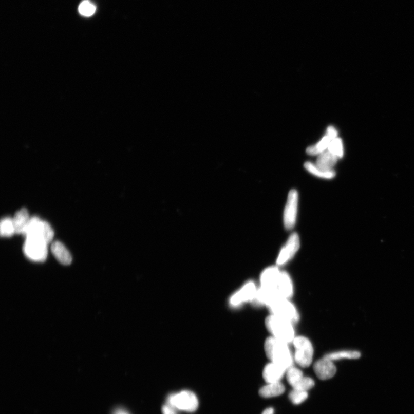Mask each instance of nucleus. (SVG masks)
Here are the masks:
<instances>
[{
  "label": "nucleus",
  "mask_w": 414,
  "mask_h": 414,
  "mask_svg": "<svg viewBox=\"0 0 414 414\" xmlns=\"http://www.w3.org/2000/svg\"><path fill=\"white\" fill-rule=\"evenodd\" d=\"M288 343L271 336L264 344V349L271 362L288 369L292 367L294 359Z\"/></svg>",
  "instance_id": "obj_1"
},
{
  "label": "nucleus",
  "mask_w": 414,
  "mask_h": 414,
  "mask_svg": "<svg viewBox=\"0 0 414 414\" xmlns=\"http://www.w3.org/2000/svg\"><path fill=\"white\" fill-rule=\"evenodd\" d=\"M265 324L269 333L274 338L288 344L292 343L295 338L293 324L290 322L271 315L267 317Z\"/></svg>",
  "instance_id": "obj_2"
},
{
  "label": "nucleus",
  "mask_w": 414,
  "mask_h": 414,
  "mask_svg": "<svg viewBox=\"0 0 414 414\" xmlns=\"http://www.w3.org/2000/svg\"><path fill=\"white\" fill-rule=\"evenodd\" d=\"M294 346V362L302 368L310 367L314 356V348L311 341L304 336H295L292 341Z\"/></svg>",
  "instance_id": "obj_3"
},
{
  "label": "nucleus",
  "mask_w": 414,
  "mask_h": 414,
  "mask_svg": "<svg viewBox=\"0 0 414 414\" xmlns=\"http://www.w3.org/2000/svg\"><path fill=\"white\" fill-rule=\"evenodd\" d=\"M167 404L177 410L187 412H194L199 407L198 398L190 391H182L172 393L167 398Z\"/></svg>",
  "instance_id": "obj_4"
},
{
  "label": "nucleus",
  "mask_w": 414,
  "mask_h": 414,
  "mask_svg": "<svg viewBox=\"0 0 414 414\" xmlns=\"http://www.w3.org/2000/svg\"><path fill=\"white\" fill-rule=\"evenodd\" d=\"M23 235L27 237H35L44 240L49 244L54 237V231L47 221L34 216L31 218Z\"/></svg>",
  "instance_id": "obj_5"
},
{
  "label": "nucleus",
  "mask_w": 414,
  "mask_h": 414,
  "mask_svg": "<svg viewBox=\"0 0 414 414\" xmlns=\"http://www.w3.org/2000/svg\"><path fill=\"white\" fill-rule=\"evenodd\" d=\"M271 315L295 324L299 319L296 308L287 298H279L268 307Z\"/></svg>",
  "instance_id": "obj_6"
},
{
  "label": "nucleus",
  "mask_w": 414,
  "mask_h": 414,
  "mask_svg": "<svg viewBox=\"0 0 414 414\" xmlns=\"http://www.w3.org/2000/svg\"><path fill=\"white\" fill-rule=\"evenodd\" d=\"M48 244L40 238L27 237L23 246V252L29 259L36 262H44L48 254Z\"/></svg>",
  "instance_id": "obj_7"
},
{
  "label": "nucleus",
  "mask_w": 414,
  "mask_h": 414,
  "mask_svg": "<svg viewBox=\"0 0 414 414\" xmlns=\"http://www.w3.org/2000/svg\"><path fill=\"white\" fill-rule=\"evenodd\" d=\"M287 380L293 389L309 391L315 386V382L312 379L303 375L302 370L292 367L287 370Z\"/></svg>",
  "instance_id": "obj_8"
},
{
  "label": "nucleus",
  "mask_w": 414,
  "mask_h": 414,
  "mask_svg": "<svg viewBox=\"0 0 414 414\" xmlns=\"http://www.w3.org/2000/svg\"><path fill=\"white\" fill-rule=\"evenodd\" d=\"M298 196L295 190H292L288 196L285 212H284V224L288 230L294 228L296 224Z\"/></svg>",
  "instance_id": "obj_9"
},
{
  "label": "nucleus",
  "mask_w": 414,
  "mask_h": 414,
  "mask_svg": "<svg viewBox=\"0 0 414 414\" xmlns=\"http://www.w3.org/2000/svg\"><path fill=\"white\" fill-rule=\"evenodd\" d=\"M300 248V239L297 233H293L289 237L286 244L279 253L277 265L278 266H285L294 257Z\"/></svg>",
  "instance_id": "obj_10"
},
{
  "label": "nucleus",
  "mask_w": 414,
  "mask_h": 414,
  "mask_svg": "<svg viewBox=\"0 0 414 414\" xmlns=\"http://www.w3.org/2000/svg\"><path fill=\"white\" fill-rule=\"evenodd\" d=\"M256 285L253 281H249L235 292L231 297L230 303L233 307H238L244 303L252 302L257 291Z\"/></svg>",
  "instance_id": "obj_11"
},
{
  "label": "nucleus",
  "mask_w": 414,
  "mask_h": 414,
  "mask_svg": "<svg viewBox=\"0 0 414 414\" xmlns=\"http://www.w3.org/2000/svg\"><path fill=\"white\" fill-rule=\"evenodd\" d=\"M281 273V271L277 267H270L265 269L260 276L261 287L273 292L278 296L276 290Z\"/></svg>",
  "instance_id": "obj_12"
},
{
  "label": "nucleus",
  "mask_w": 414,
  "mask_h": 414,
  "mask_svg": "<svg viewBox=\"0 0 414 414\" xmlns=\"http://www.w3.org/2000/svg\"><path fill=\"white\" fill-rule=\"evenodd\" d=\"M314 372L317 378L326 380L334 377L336 368L333 361L324 357L317 360L314 365Z\"/></svg>",
  "instance_id": "obj_13"
},
{
  "label": "nucleus",
  "mask_w": 414,
  "mask_h": 414,
  "mask_svg": "<svg viewBox=\"0 0 414 414\" xmlns=\"http://www.w3.org/2000/svg\"><path fill=\"white\" fill-rule=\"evenodd\" d=\"M336 136L337 132L335 129L333 127H329L327 128L326 136L322 138L318 143L307 148L306 151L307 154L311 156L321 155V153L325 152L327 148H328L330 143L336 138Z\"/></svg>",
  "instance_id": "obj_14"
},
{
  "label": "nucleus",
  "mask_w": 414,
  "mask_h": 414,
  "mask_svg": "<svg viewBox=\"0 0 414 414\" xmlns=\"http://www.w3.org/2000/svg\"><path fill=\"white\" fill-rule=\"evenodd\" d=\"M287 370L276 364L271 362L265 367L263 370V378L267 383L281 382Z\"/></svg>",
  "instance_id": "obj_15"
},
{
  "label": "nucleus",
  "mask_w": 414,
  "mask_h": 414,
  "mask_svg": "<svg viewBox=\"0 0 414 414\" xmlns=\"http://www.w3.org/2000/svg\"><path fill=\"white\" fill-rule=\"evenodd\" d=\"M276 293L279 297L287 298V299H290V298L293 295V286L292 281L291 277L286 272H281Z\"/></svg>",
  "instance_id": "obj_16"
},
{
  "label": "nucleus",
  "mask_w": 414,
  "mask_h": 414,
  "mask_svg": "<svg viewBox=\"0 0 414 414\" xmlns=\"http://www.w3.org/2000/svg\"><path fill=\"white\" fill-rule=\"evenodd\" d=\"M51 250L52 254L61 264L69 266L71 263V255L63 243L59 241L53 242Z\"/></svg>",
  "instance_id": "obj_17"
},
{
  "label": "nucleus",
  "mask_w": 414,
  "mask_h": 414,
  "mask_svg": "<svg viewBox=\"0 0 414 414\" xmlns=\"http://www.w3.org/2000/svg\"><path fill=\"white\" fill-rule=\"evenodd\" d=\"M30 219L26 209L17 211L12 219L15 233L23 234Z\"/></svg>",
  "instance_id": "obj_18"
},
{
  "label": "nucleus",
  "mask_w": 414,
  "mask_h": 414,
  "mask_svg": "<svg viewBox=\"0 0 414 414\" xmlns=\"http://www.w3.org/2000/svg\"><path fill=\"white\" fill-rule=\"evenodd\" d=\"M285 391V387L280 382L267 383L266 386L259 389V396L265 398H270L281 396Z\"/></svg>",
  "instance_id": "obj_19"
},
{
  "label": "nucleus",
  "mask_w": 414,
  "mask_h": 414,
  "mask_svg": "<svg viewBox=\"0 0 414 414\" xmlns=\"http://www.w3.org/2000/svg\"><path fill=\"white\" fill-rule=\"evenodd\" d=\"M338 158L327 150L321 154L317 158L315 165L322 170L330 171L333 170V167L336 164Z\"/></svg>",
  "instance_id": "obj_20"
},
{
  "label": "nucleus",
  "mask_w": 414,
  "mask_h": 414,
  "mask_svg": "<svg viewBox=\"0 0 414 414\" xmlns=\"http://www.w3.org/2000/svg\"><path fill=\"white\" fill-rule=\"evenodd\" d=\"M305 167L306 170L311 173L312 175L322 178V179H333L335 176V172L334 170L327 171L322 170V168L316 166L314 163H312L310 162H306Z\"/></svg>",
  "instance_id": "obj_21"
},
{
  "label": "nucleus",
  "mask_w": 414,
  "mask_h": 414,
  "mask_svg": "<svg viewBox=\"0 0 414 414\" xmlns=\"http://www.w3.org/2000/svg\"><path fill=\"white\" fill-rule=\"evenodd\" d=\"M325 357L334 362L343 359H357L361 357V353L358 351H339L327 354Z\"/></svg>",
  "instance_id": "obj_22"
},
{
  "label": "nucleus",
  "mask_w": 414,
  "mask_h": 414,
  "mask_svg": "<svg viewBox=\"0 0 414 414\" xmlns=\"http://www.w3.org/2000/svg\"><path fill=\"white\" fill-rule=\"evenodd\" d=\"M0 228H1V236L2 237H10L15 233L13 219L10 218H6L2 219Z\"/></svg>",
  "instance_id": "obj_23"
},
{
  "label": "nucleus",
  "mask_w": 414,
  "mask_h": 414,
  "mask_svg": "<svg viewBox=\"0 0 414 414\" xmlns=\"http://www.w3.org/2000/svg\"><path fill=\"white\" fill-rule=\"evenodd\" d=\"M96 11L95 5L89 0H84L79 5V12L81 16L84 17H91Z\"/></svg>",
  "instance_id": "obj_24"
},
{
  "label": "nucleus",
  "mask_w": 414,
  "mask_h": 414,
  "mask_svg": "<svg viewBox=\"0 0 414 414\" xmlns=\"http://www.w3.org/2000/svg\"><path fill=\"white\" fill-rule=\"evenodd\" d=\"M308 397H309V394H308L307 391L295 389H293L292 391L289 394V398H290L292 403L295 404V405H298V404L304 402Z\"/></svg>",
  "instance_id": "obj_25"
},
{
  "label": "nucleus",
  "mask_w": 414,
  "mask_h": 414,
  "mask_svg": "<svg viewBox=\"0 0 414 414\" xmlns=\"http://www.w3.org/2000/svg\"><path fill=\"white\" fill-rule=\"evenodd\" d=\"M328 150L334 156L341 158L344 156V149L343 144L342 142L341 139L338 138H335L330 144L328 147Z\"/></svg>",
  "instance_id": "obj_26"
},
{
  "label": "nucleus",
  "mask_w": 414,
  "mask_h": 414,
  "mask_svg": "<svg viewBox=\"0 0 414 414\" xmlns=\"http://www.w3.org/2000/svg\"><path fill=\"white\" fill-rule=\"evenodd\" d=\"M162 412L163 414H177L176 409L167 403L162 406Z\"/></svg>",
  "instance_id": "obj_27"
},
{
  "label": "nucleus",
  "mask_w": 414,
  "mask_h": 414,
  "mask_svg": "<svg viewBox=\"0 0 414 414\" xmlns=\"http://www.w3.org/2000/svg\"><path fill=\"white\" fill-rule=\"evenodd\" d=\"M262 414H274V409L273 408H268L265 410Z\"/></svg>",
  "instance_id": "obj_28"
},
{
  "label": "nucleus",
  "mask_w": 414,
  "mask_h": 414,
  "mask_svg": "<svg viewBox=\"0 0 414 414\" xmlns=\"http://www.w3.org/2000/svg\"><path fill=\"white\" fill-rule=\"evenodd\" d=\"M115 414H128V413L123 410H119L116 413H115Z\"/></svg>",
  "instance_id": "obj_29"
}]
</instances>
